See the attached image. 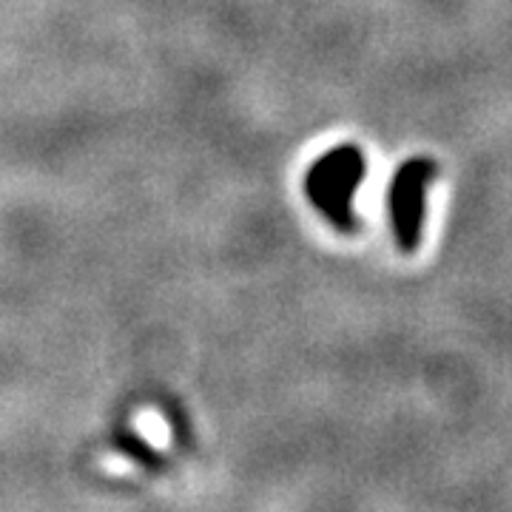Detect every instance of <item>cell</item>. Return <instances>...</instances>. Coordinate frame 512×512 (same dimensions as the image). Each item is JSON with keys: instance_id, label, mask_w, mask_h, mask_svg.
Instances as JSON below:
<instances>
[{"instance_id": "1", "label": "cell", "mask_w": 512, "mask_h": 512, "mask_svg": "<svg viewBox=\"0 0 512 512\" xmlns=\"http://www.w3.org/2000/svg\"><path fill=\"white\" fill-rule=\"evenodd\" d=\"M367 163L365 154L356 146H342L330 151L328 157H322L313 165L311 180H308V191L316 208L328 217L333 225L353 231L356 220H353V194L359 183L365 180Z\"/></svg>"}, {"instance_id": "2", "label": "cell", "mask_w": 512, "mask_h": 512, "mask_svg": "<svg viewBox=\"0 0 512 512\" xmlns=\"http://www.w3.org/2000/svg\"><path fill=\"white\" fill-rule=\"evenodd\" d=\"M439 168L427 157H413L396 171L390 185V222L393 234L404 254H413L421 242V225H424V200L427 185L436 180Z\"/></svg>"}]
</instances>
